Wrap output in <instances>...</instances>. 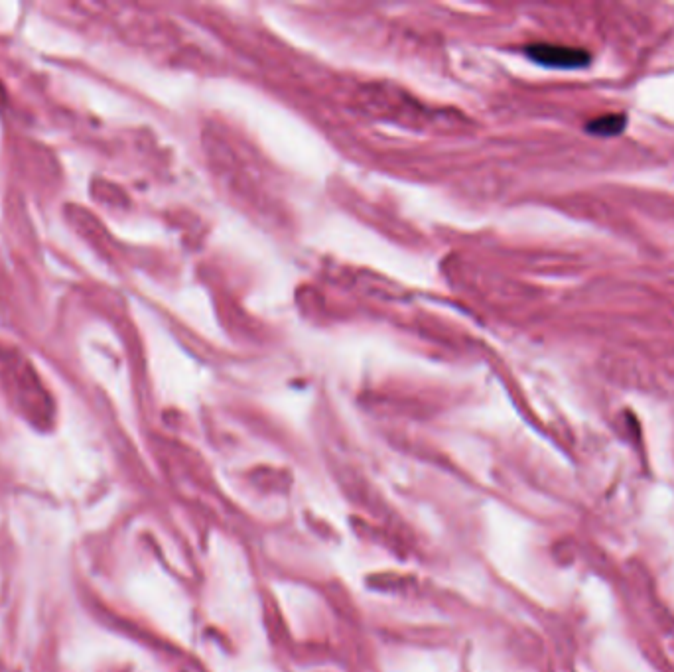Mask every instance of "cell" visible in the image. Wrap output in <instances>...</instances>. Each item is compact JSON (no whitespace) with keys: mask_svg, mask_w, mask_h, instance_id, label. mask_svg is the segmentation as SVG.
I'll list each match as a JSON object with an SVG mask.
<instances>
[{"mask_svg":"<svg viewBox=\"0 0 674 672\" xmlns=\"http://www.w3.org/2000/svg\"><path fill=\"white\" fill-rule=\"evenodd\" d=\"M527 56L540 66L554 69H578L590 64L592 56L582 48H570L560 44H531Z\"/></svg>","mask_w":674,"mask_h":672,"instance_id":"cell-1","label":"cell"},{"mask_svg":"<svg viewBox=\"0 0 674 672\" xmlns=\"http://www.w3.org/2000/svg\"><path fill=\"white\" fill-rule=\"evenodd\" d=\"M627 127V117L623 113H609V115H602L592 119L586 125V131L590 135L598 136H615L621 135Z\"/></svg>","mask_w":674,"mask_h":672,"instance_id":"cell-2","label":"cell"}]
</instances>
